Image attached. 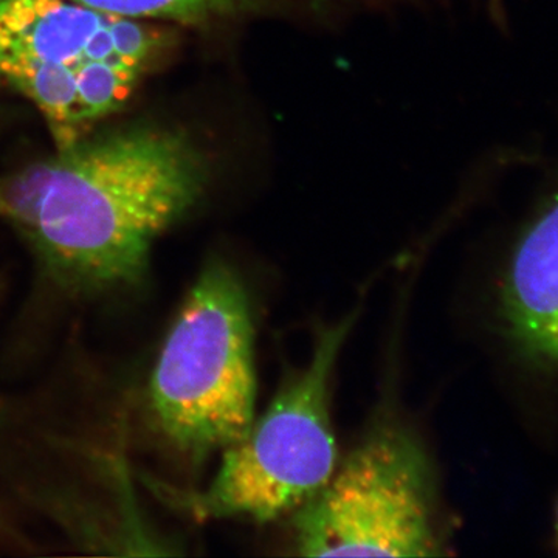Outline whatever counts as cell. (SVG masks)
<instances>
[{
  "mask_svg": "<svg viewBox=\"0 0 558 558\" xmlns=\"http://www.w3.org/2000/svg\"><path fill=\"white\" fill-rule=\"evenodd\" d=\"M208 174L178 128L97 126L0 183L2 215L54 281L105 292L145 277L154 244L196 207Z\"/></svg>",
  "mask_w": 558,
  "mask_h": 558,
  "instance_id": "obj_1",
  "label": "cell"
},
{
  "mask_svg": "<svg viewBox=\"0 0 558 558\" xmlns=\"http://www.w3.org/2000/svg\"><path fill=\"white\" fill-rule=\"evenodd\" d=\"M167 38L72 0H0V89L32 101L64 146L124 108Z\"/></svg>",
  "mask_w": 558,
  "mask_h": 558,
  "instance_id": "obj_2",
  "label": "cell"
},
{
  "mask_svg": "<svg viewBox=\"0 0 558 558\" xmlns=\"http://www.w3.org/2000/svg\"><path fill=\"white\" fill-rule=\"evenodd\" d=\"M252 312L229 263L209 260L171 326L149 381L150 413L194 464L240 442L255 422Z\"/></svg>",
  "mask_w": 558,
  "mask_h": 558,
  "instance_id": "obj_3",
  "label": "cell"
},
{
  "mask_svg": "<svg viewBox=\"0 0 558 558\" xmlns=\"http://www.w3.org/2000/svg\"><path fill=\"white\" fill-rule=\"evenodd\" d=\"M357 314L319 330L306 368L293 374L247 435L223 450L204 490L156 483L157 495L196 520L248 519L269 523L300 509L337 468L329 411L333 368Z\"/></svg>",
  "mask_w": 558,
  "mask_h": 558,
  "instance_id": "obj_4",
  "label": "cell"
},
{
  "mask_svg": "<svg viewBox=\"0 0 558 558\" xmlns=\"http://www.w3.org/2000/svg\"><path fill=\"white\" fill-rule=\"evenodd\" d=\"M300 556H439L435 487L427 453L398 422H384L296 509Z\"/></svg>",
  "mask_w": 558,
  "mask_h": 558,
  "instance_id": "obj_5",
  "label": "cell"
},
{
  "mask_svg": "<svg viewBox=\"0 0 558 558\" xmlns=\"http://www.w3.org/2000/svg\"><path fill=\"white\" fill-rule=\"evenodd\" d=\"M502 307L517 343L532 357L558 365V196L517 244Z\"/></svg>",
  "mask_w": 558,
  "mask_h": 558,
  "instance_id": "obj_6",
  "label": "cell"
},
{
  "mask_svg": "<svg viewBox=\"0 0 558 558\" xmlns=\"http://www.w3.org/2000/svg\"><path fill=\"white\" fill-rule=\"evenodd\" d=\"M110 16L132 21H168L204 25L255 13L282 0H72Z\"/></svg>",
  "mask_w": 558,
  "mask_h": 558,
  "instance_id": "obj_7",
  "label": "cell"
},
{
  "mask_svg": "<svg viewBox=\"0 0 558 558\" xmlns=\"http://www.w3.org/2000/svg\"><path fill=\"white\" fill-rule=\"evenodd\" d=\"M2 208H3L2 199H0V215H2Z\"/></svg>",
  "mask_w": 558,
  "mask_h": 558,
  "instance_id": "obj_8",
  "label": "cell"
},
{
  "mask_svg": "<svg viewBox=\"0 0 558 558\" xmlns=\"http://www.w3.org/2000/svg\"><path fill=\"white\" fill-rule=\"evenodd\" d=\"M557 532H558V519H557Z\"/></svg>",
  "mask_w": 558,
  "mask_h": 558,
  "instance_id": "obj_9",
  "label": "cell"
}]
</instances>
